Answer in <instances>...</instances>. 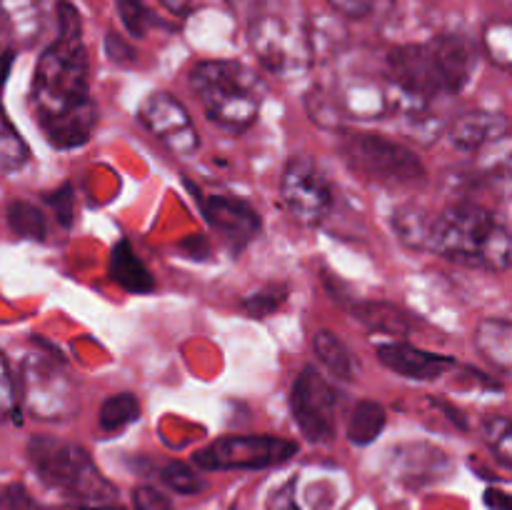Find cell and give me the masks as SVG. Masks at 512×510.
Returning <instances> with one entry per match:
<instances>
[{
  "label": "cell",
  "instance_id": "26",
  "mask_svg": "<svg viewBox=\"0 0 512 510\" xmlns=\"http://www.w3.org/2000/svg\"><path fill=\"white\" fill-rule=\"evenodd\" d=\"M140 418V403L133 393H115L103 400L98 413V428L105 435L120 433L128 428L130 423Z\"/></svg>",
  "mask_w": 512,
  "mask_h": 510
},
{
  "label": "cell",
  "instance_id": "6",
  "mask_svg": "<svg viewBox=\"0 0 512 510\" xmlns=\"http://www.w3.org/2000/svg\"><path fill=\"white\" fill-rule=\"evenodd\" d=\"M20 405L30 418L63 423L80 410L78 385L55 355L28 353L20 365Z\"/></svg>",
  "mask_w": 512,
  "mask_h": 510
},
{
  "label": "cell",
  "instance_id": "41",
  "mask_svg": "<svg viewBox=\"0 0 512 510\" xmlns=\"http://www.w3.org/2000/svg\"><path fill=\"white\" fill-rule=\"evenodd\" d=\"M485 505L493 510H512V495L500 488H488L485 490Z\"/></svg>",
  "mask_w": 512,
  "mask_h": 510
},
{
  "label": "cell",
  "instance_id": "20",
  "mask_svg": "<svg viewBox=\"0 0 512 510\" xmlns=\"http://www.w3.org/2000/svg\"><path fill=\"white\" fill-rule=\"evenodd\" d=\"M478 155V170L480 178L490 185L498 195H503L505 200L512 203V133L503 135L500 140L490 143L488 148H483Z\"/></svg>",
  "mask_w": 512,
  "mask_h": 510
},
{
  "label": "cell",
  "instance_id": "16",
  "mask_svg": "<svg viewBox=\"0 0 512 510\" xmlns=\"http://www.w3.org/2000/svg\"><path fill=\"white\" fill-rule=\"evenodd\" d=\"M375 355L385 368L410 380H435L455 365L448 355L430 353L410 343H383L375 348Z\"/></svg>",
  "mask_w": 512,
  "mask_h": 510
},
{
  "label": "cell",
  "instance_id": "4",
  "mask_svg": "<svg viewBox=\"0 0 512 510\" xmlns=\"http://www.w3.org/2000/svg\"><path fill=\"white\" fill-rule=\"evenodd\" d=\"M25 455L33 473L73 503H113L118 495V488L100 473L83 445L55 435H33Z\"/></svg>",
  "mask_w": 512,
  "mask_h": 510
},
{
  "label": "cell",
  "instance_id": "3",
  "mask_svg": "<svg viewBox=\"0 0 512 510\" xmlns=\"http://www.w3.org/2000/svg\"><path fill=\"white\" fill-rule=\"evenodd\" d=\"M205 118L230 133H243L258 120L265 83L253 68L238 60H200L188 75Z\"/></svg>",
  "mask_w": 512,
  "mask_h": 510
},
{
  "label": "cell",
  "instance_id": "39",
  "mask_svg": "<svg viewBox=\"0 0 512 510\" xmlns=\"http://www.w3.org/2000/svg\"><path fill=\"white\" fill-rule=\"evenodd\" d=\"M48 200L50 205H53V210H55V218L60 220V225H63V228H70V225H73V213H75V208H73V188H70V185H63V188L60 190H55L53 195H48Z\"/></svg>",
  "mask_w": 512,
  "mask_h": 510
},
{
  "label": "cell",
  "instance_id": "15",
  "mask_svg": "<svg viewBox=\"0 0 512 510\" xmlns=\"http://www.w3.org/2000/svg\"><path fill=\"white\" fill-rule=\"evenodd\" d=\"M510 133L508 115L500 110H465L450 123L448 138L463 153H480L490 143Z\"/></svg>",
  "mask_w": 512,
  "mask_h": 510
},
{
  "label": "cell",
  "instance_id": "14",
  "mask_svg": "<svg viewBox=\"0 0 512 510\" xmlns=\"http://www.w3.org/2000/svg\"><path fill=\"white\" fill-rule=\"evenodd\" d=\"M428 43L440 65L448 95H460L468 88L475 75V68H478V45L468 35L460 33L433 35Z\"/></svg>",
  "mask_w": 512,
  "mask_h": 510
},
{
  "label": "cell",
  "instance_id": "19",
  "mask_svg": "<svg viewBox=\"0 0 512 510\" xmlns=\"http://www.w3.org/2000/svg\"><path fill=\"white\" fill-rule=\"evenodd\" d=\"M473 340L485 363L512 378V320L483 318Z\"/></svg>",
  "mask_w": 512,
  "mask_h": 510
},
{
  "label": "cell",
  "instance_id": "11",
  "mask_svg": "<svg viewBox=\"0 0 512 510\" xmlns=\"http://www.w3.org/2000/svg\"><path fill=\"white\" fill-rule=\"evenodd\" d=\"M290 410H293L295 425L310 443H328L335 435L338 393L313 365H305L295 378L293 390H290Z\"/></svg>",
  "mask_w": 512,
  "mask_h": 510
},
{
  "label": "cell",
  "instance_id": "2",
  "mask_svg": "<svg viewBox=\"0 0 512 510\" xmlns=\"http://www.w3.org/2000/svg\"><path fill=\"white\" fill-rule=\"evenodd\" d=\"M423 250L470 268L503 273L512 268V228L485 205L460 200L430 213Z\"/></svg>",
  "mask_w": 512,
  "mask_h": 510
},
{
  "label": "cell",
  "instance_id": "35",
  "mask_svg": "<svg viewBox=\"0 0 512 510\" xmlns=\"http://www.w3.org/2000/svg\"><path fill=\"white\" fill-rule=\"evenodd\" d=\"M115 8H118L120 20H123L125 30H128L133 38H143L148 33L150 23H153V15H150L145 0H115Z\"/></svg>",
  "mask_w": 512,
  "mask_h": 510
},
{
  "label": "cell",
  "instance_id": "32",
  "mask_svg": "<svg viewBox=\"0 0 512 510\" xmlns=\"http://www.w3.org/2000/svg\"><path fill=\"white\" fill-rule=\"evenodd\" d=\"M288 295V285H268V288H260L255 290V293L245 295V298L240 300V308H243L250 318H268L275 310L283 308Z\"/></svg>",
  "mask_w": 512,
  "mask_h": 510
},
{
  "label": "cell",
  "instance_id": "21",
  "mask_svg": "<svg viewBox=\"0 0 512 510\" xmlns=\"http://www.w3.org/2000/svg\"><path fill=\"white\" fill-rule=\"evenodd\" d=\"M110 278L133 295H148L155 290V278L133 250L130 240H120L110 255Z\"/></svg>",
  "mask_w": 512,
  "mask_h": 510
},
{
  "label": "cell",
  "instance_id": "18",
  "mask_svg": "<svg viewBox=\"0 0 512 510\" xmlns=\"http://www.w3.org/2000/svg\"><path fill=\"white\" fill-rule=\"evenodd\" d=\"M395 475L400 480H408L413 485L433 483L448 473V455L443 450L425 443H410L403 448H395L393 453Z\"/></svg>",
  "mask_w": 512,
  "mask_h": 510
},
{
  "label": "cell",
  "instance_id": "34",
  "mask_svg": "<svg viewBox=\"0 0 512 510\" xmlns=\"http://www.w3.org/2000/svg\"><path fill=\"white\" fill-rule=\"evenodd\" d=\"M328 5L345 20H370L390 13L395 0H328Z\"/></svg>",
  "mask_w": 512,
  "mask_h": 510
},
{
  "label": "cell",
  "instance_id": "8",
  "mask_svg": "<svg viewBox=\"0 0 512 510\" xmlns=\"http://www.w3.org/2000/svg\"><path fill=\"white\" fill-rule=\"evenodd\" d=\"M298 453L293 440L278 435H225L198 450V470H263L288 463Z\"/></svg>",
  "mask_w": 512,
  "mask_h": 510
},
{
  "label": "cell",
  "instance_id": "28",
  "mask_svg": "<svg viewBox=\"0 0 512 510\" xmlns=\"http://www.w3.org/2000/svg\"><path fill=\"white\" fill-rule=\"evenodd\" d=\"M483 53L493 65L512 75V23L510 20H490L480 35Z\"/></svg>",
  "mask_w": 512,
  "mask_h": 510
},
{
  "label": "cell",
  "instance_id": "44",
  "mask_svg": "<svg viewBox=\"0 0 512 510\" xmlns=\"http://www.w3.org/2000/svg\"><path fill=\"white\" fill-rule=\"evenodd\" d=\"M13 58H15V50H5V53H0V90H3L5 78H8L10 65H13Z\"/></svg>",
  "mask_w": 512,
  "mask_h": 510
},
{
  "label": "cell",
  "instance_id": "5",
  "mask_svg": "<svg viewBox=\"0 0 512 510\" xmlns=\"http://www.w3.org/2000/svg\"><path fill=\"white\" fill-rule=\"evenodd\" d=\"M340 158L348 163L353 173L360 178L373 180L380 185L393 188H415L428 180L425 165L418 155L405 148L398 140H390L378 133H353L345 130L340 135Z\"/></svg>",
  "mask_w": 512,
  "mask_h": 510
},
{
  "label": "cell",
  "instance_id": "45",
  "mask_svg": "<svg viewBox=\"0 0 512 510\" xmlns=\"http://www.w3.org/2000/svg\"><path fill=\"white\" fill-rule=\"evenodd\" d=\"M273 510H300V508L290 498H283L278 505H273Z\"/></svg>",
  "mask_w": 512,
  "mask_h": 510
},
{
  "label": "cell",
  "instance_id": "40",
  "mask_svg": "<svg viewBox=\"0 0 512 510\" xmlns=\"http://www.w3.org/2000/svg\"><path fill=\"white\" fill-rule=\"evenodd\" d=\"M105 53H108V58L118 65H128L135 60V50L130 48L118 33L105 35Z\"/></svg>",
  "mask_w": 512,
  "mask_h": 510
},
{
  "label": "cell",
  "instance_id": "36",
  "mask_svg": "<svg viewBox=\"0 0 512 510\" xmlns=\"http://www.w3.org/2000/svg\"><path fill=\"white\" fill-rule=\"evenodd\" d=\"M20 405V393H18V383H15V375L10 370L8 358L0 350V423L13 418L18 413Z\"/></svg>",
  "mask_w": 512,
  "mask_h": 510
},
{
  "label": "cell",
  "instance_id": "12",
  "mask_svg": "<svg viewBox=\"0 0 512 510\" xmlns=\"http://www.w3.org/2000/svg\"><path fill=\"white\" fill-rule=\"evenodd\" d=\"M138 120L175 158H190L200 150V133L188 108L165 90L145 95L138 108Z\"/></svg>",
  "mask_w": 512,
  "mask_h": 510
},
{
  "label": "cell",
  "instance_id": "10",
  "mask_svg": "<svg viewBox=\"0 0 512 510\" xmlns=\"http://www.w3.org/2000/svg\"><path fill=\"white\" fill-rule=\"evenodd\" d=\"M385 75L410 103L428 105L430 100L448 95L430 43H405L390 50L385 58Z\"/></svg>",
  "mask_w": 512,
  "mask_h": 510
},
{
  "label": "cell",
  "instance_id": "25",
  "mask_svg": "<svg viewBox=\"0 0 512 510\" xmlns=\"http://www.w3.org/2000/svg\"><path fill=\"white\" fill-rule=\"evenodd\" d=\"M30 163V148L0 103V173L10 175Z\"/></svg>",
  "mask_w": 512,
  "mask_h": 510
},
{
  "label": "cell",
  "instance_id": "46",
  "mask_svg": "<svg viewBox=\"0 0 512 510\" xmlns=\"http://www.w3.org/2000/svg\"><path fill=\"white\" fill-rule=\"evenodd\" d=\"M498 3H503V5H505V8H508V10H512V0H498Z\"/></svg>",
  "mask_w": 512,
  "mask_h": 510
},
{
  "label": "cell",
  "instance_id": "38",
  "mask_svg": "<svg viewBox=\"0 0 512 510\" xmlns=\"http://www.w3.org/2000/svg\"><path fill=\"white\" fill-rule=\"evenodd\" d=\"M133 508L135 510H173L170 500L150 485H138L133 490Z\"/></svg>",
  "mask_w": 512,
  "mask_h": 510
},
{
  "label": "cell",
  "instance_id": "17",
  "mask_svg": "<svg viewBox=\"0 0 512 510\" xmlns=\"http://www.w3.org/2000/svg\"><path fill=\"white\" fill-rule=\"evenodd\" d=\"M45 28L43 0H0V33L13 50L33 48Z\"/></svg>",
  "mask_w": 512,
  "mask_h": 510
},
{
  "label": "cell",
  "instance_id": "33",
  "mask_svg": "<svg viewBox=\"0 0 512 510\" xmlns=\"http://www.w3.org/2000/svg\"><path fill=\"white\" fill-rule=\"evenodd\" d=\"M160 478H163V483L168 485L170 490H175V493L180 495H195L200 493V490H205V485H208L198 470L180 463V460H173V463L165 465V468L160 470Z\"/></svg>",
  "mask_w": 512,
  "mask_h": 510
},
{
  "label": "cell",
  "instance_id": "9",
  "mask_svg": "<svg viewBox=\"0 0 512 510\" xmlns=\"http://www.w3.org/2000/svg\"><path fill=\"white\" fill-rule=\"evenodd\" d=\"M280 200L290 218L305 228H315L333 210V188L313 158L293 155L280 175Z\"/></svg>",
  "mask_w": 512,
  "mask_h": 510
},
{
  "label": "cell",
  "instance_id": "22",
  "mask_svg": "<svg viewBox=\"0 0 512 510\" xmlns=\"http://www.w3.org/2000/svg\"><path fill=\"white\" fill-rule=\"evenodd\" d=\"M353 318L378 333H408L413 318L403 308L390 303H360L353 308Z\"/></svg>",
  "mask_w": 512,
  "mask_h": 510
},
{
  "label": "cell",
  "instance_id": "24",
  "mask_svg": "<svg viewBox=\"0 0 512 510\" xmlns=\"http://www.w3.org/2000/svg\"><path fill=\"white\" fill-rule=\"evenodd\" d=\"M313 350L318 355L320 363L340 380H353L355 378V363H353V355L350 350L345 348L343 340L338 338L335 333L330 330H318L313 335Z\"/></svg>",
  "mask_w": 512,
  "mask_h": 510
},
{
  "label": "cell",
  "instance_id": "1",
  "mask_svg": "<svg viewBox=\"0 0 512 510\" xmlns=\"http://www.w3.org/2000/svg\"><path fill=\"white\" fill-rule=\"evenodd\" d=\"M58 38L40 53L30 85V108L53 148L73 150L93 138L98 105L90 98V60L83 18L70 0H55Z\"/></svg>",
  "mask_w": 512,
  "mask_h": 510
},
{
  "label": "cell",
  "instance_id": "23",
  "mask_svg": "<svg viewBox=\"0 0 512 510\" xmlns=\"http://www.w3.org/2000/svg\"><path fill=\"white\" fill-rule=\"evenodd\" d=\"M385 423H388V415L383 405L375 400H360L348 418V440L353 445L375 443L385 430Z\"/></svg>",
  "mask_w": 512,
  "mask_h": 510
},
{
  "label": "cell",
  "instance_id": "7",
  "mask_svg": "<svg viewBox=\"0 0 512 510\" xmlns=\"http://www.w3.org/2000/svg\"><path fill=\"white\" fill-rule=\"evenodd\" d=\"M248 43L268 73L293 78L315 63L308 25L275 13H258L248 23Z\"/></svg>",
  "mask_w": 512,
  "mask_h": 510
},
{
  "label": "cell",
  "instance_id": "29",
  "mask_svg": "<svg viewBox=\"0 0 512 510\" xmlns=\"http://www.w3.org/2000/svg\"><path fill=\"white\" fill-rule=\"evenodd\" d=\"M428 223H430V213L415 203L400 205V208L393 213V228L395 233H398L400 243L408 245V248L413 250H423Z\"/></svg>",
  "mask_w": 512,
  "mask_h": 510
},
{
  "label": "cell",
  "instance_id": "31",
  "mask_svg": "<svg viewBox=\"0 0 512 510\" xmlns=\"http://www.w3.org/2000/svg\"><path fill=\"white\" fill-rule=\"evenodd\" d=\"M483 440L493 458L512 470V420L508 415H488L483 420Z\"/></svg>",
  "mask_w": 512,
  "mask_h": 510
},
{
  "label": "cell",
  "instance_id": "13",
  "mask_svg": "<svg viewBox=\"0 0 512 510\" xmlns=\"http://www.w3.org/2000/svg\"><path fill=\"white\" fill-rule=\"evenodd\" d=\"M203 218L208 220L210 228L220 235L225 248L233 255L243 253L255 238H258L260 228H263V218L258 210L248 203V200L238 198V195H195Z\"/></svg>",
  "mask_w": 512,
  "mask_h": 510
},
{
  "label": "cell",
  "instance_id": "30",
  "mask_svg": "<svg viewBox=\"0 0 512 510\" xmlns=\"http://www.w3.org/2000/svg\"><path fill=\"white\" fill-rule=\"evenodd\" d=\"M8 215V225L18 238L28 240H45L48 235V223H45V215L35 208L28 200H13L5 210Z\"/></svg>",
  "mask_w": 512,
  "mask_h": 510
},
{
  "label": "cell",
  "instance_id": "42",
  "mask_svg": "<svg viewBox=\"0 0 512 510\" xmlns=\"http://www.w3.org/2000/svg\"><path fill=\"white\" fill-rule=\"evenodd\" d=\"M40 510H125L120 508V505H113V503H70V505H58V508H40Z\"/></svg>",
  "mask_w": 512,
  "mask_h": 510
},
{
  "label": "cell",
  "instance_id": "37",
  "mask_svg": "<svg viewBox=\"0 0 512 510\" xmlns=\"http://www.w3.org/2000/svg\"><path fill=\"white\" fill-rule=\"evenodd\" d=\"M0 510H40V505L23 485L13 483L0 493Z\"/></svg>",
  "mask_w": 512,
  "mask_h": 510
},
{
  "label": "cell",
  "instance_id": "27",
  "mask_svg": "<svg viewBox=\"0 0 512 510\" xmlns=\"http://www.w3.org/2000/svg\"><path fill=\"white\" fill-rule=\"evenodd\" d=\"M310 45H313V55L318 58H333L340 55V50L348 45V28L343 25V20L338 18H318L308 25Z\"/></svg>",
  "mask_w": 512,
  "mask_h": 510
},
{
  "label": "cell",
  "instance_id": "43",
  "mask_svg": "<svg viewBox=\"0 0 512 510\" xmlns=\"http://www.w3.org/2000/svg\"><path fill=\"white\" fill-rule=\"evenodd\" d=\"M160 5L173 15H188L193 8V0H160Z\"/></svg>",
  "mask_w": 512,
  "mask_h": 510
}]
</instances>
